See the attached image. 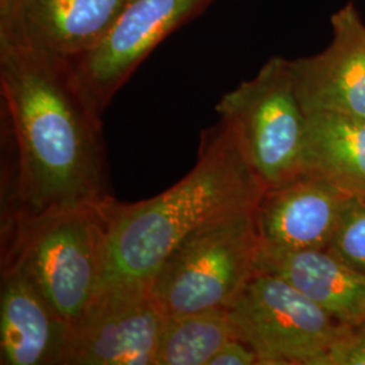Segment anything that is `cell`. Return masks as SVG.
Segmentation results:
<instances>
[{"instance_id": "6da1fadb", "label": "cell", "mask_w": 365, "mask_h": 365, "mask_svg": "<svg viewBox=\"0 0 365 365\" xmlns=\"http://www.w3.org/2000/svg\"><path fill=\"white\" fill-rule=\"evenodd\" d=\"M0 95L1 133L14 152L1 212L41 215L111 197L103 113L71 58L0 41Z\"/></svg>"}, {"instance_id": "7a4b0ae2", "label": "cell", "mask_w": 365, "mask_h": 365, "mask_svg": "<svg viewBox=\"0 0 365 365\" xmlns=\"http://www.w3.org/2000/svg\"><path fill=\"white\" fill-rule=\"evenodd\" d=\"M267 185L232 129L220 122L203 131L195 167L160 195L106 203L107 241L101 286L145 283L184 237L210 222L255 211Z\"/></svg>"}, {"instance_id": "3957f363", "label": "cell", "mask_w": 365, "mask_h": 365, "mask_svg": "<svg viewBox=\"0 0 365 365\" xmlns=\"http://www.w3.org/2000/svg\"><path fill=\"white\" fill-rule=\"evenodd\" d=\"M108 200L41 215L1 212V267L18 268L73 329L103 279Z\"/></svg>"}, {"instance_id": "277c9868", "label": "cell", "mask_w": 365, "mask_h": 365, "mask_svg": "<svg viewBox=\"0 0 365 365\" xmlns=\"http://www.w3.org/2000/svg\"><path fill=\"white\" fill-rule=\"evenodd\" d=\"M253 211L210 222L170 250L149 280L164 318L227 310L257 274Z\"/></svg>"}, {"instance_id": "5b68a950", "label": "cell", "mask_w": 365, "mask_h": 365, "mask_svg": "<svg viewBox=\"0 0 365 365\" xmlns=\"http://www.w3.org/2000/svg\"><path fill=\"white\" fill-rule=\"evenodd\" d=\"M261 180L276 187L303 175L306 114L289 60L271 57L215 107Z\"/></svg>"}, {"instance_id": "8992f818", "label": "cell", "mask_w": 365, "mask_h": 365, "mask_svg": "<svg viewBox=\"0 0 365 365\" xmlns=\"http://www.w3.org/2000/svg\"><path fill=\"white\" fill-rule=\"evenodd\" d=\"M235 339L259 357V365H327L346 325L286 280L256 274L226 310Z\"/></svg>"}, {"instance_id": "52a82bcc", "label": "cell", "mask_w": 365, "mask_h": 365, "mask_svg": "<svg viewBox=\"0 0 365 365\" xmlns=\"http://www.w3.org/2000/svg\"><path fill=\"white\" fill-rule=\"evenodd\" d=\"M164 321L149 284L101 286L75 327L69 365H155Z\"/></svg>"}, {"instance_id": "ba28073f", "label": "cell", "mask_w": 365, "mask_h": 365, "mask_svg": "<svg viewBox=\"0 0 365 365\" xmlns=\"http://www.w3.org/2000/svg\"><path fill=\"white\" fill-rule=\"evenodd\" d=\"M215 0H130L91 51L71 58L98 108L113 98L158 43Z\"/></svg>"}, {"instance_id": "9c48e42d", "label": "cell", "mask_w": 365, "mask_h": 365, "mask_svg": "<svg viewBox=\"0 0 365 365\" xmlns=\"http://www.w3.org/2000/svg\"><path fill=\"white\" fill-rule=\"evenodd\" d=\"M333 38L324 52L291 60L304 114L336 113L365 119V25L354 3L331 16Z\"/></svg>"}, {"instance_id": "30bf717a", "label": "cell", "mask_w": 365, "mask_h": 365, "mask_svg": "<svg viewBox=\"0 0 365 365\" xmlns=\"http://www.w3.org/2000/svg\"><path fill=\"white\" fill-rule=\"evenodd\" d=\"M130 0H0V41L76 58L114 26Z\"/></svg>"}, {"instance_id": "8fae6325", "label": "cell", "mask_w": 365, "mask_h": 365, "mask_svg": "<svg viewBox=\"0 0 365 365\" xmlns=\"http://www.w3.org/2000/svg\"><path fill=\"white\" fill-rule=\"evenodd\" d=\"M346 194L309 173L267 188L253 211L260 248L327 249Z\"/></svg>"}, {"instance_id": "7c38bea8", "label": "cell", "mask_w": 365, "mask_h": 365, "mask_svg": "<svg viewBox=\"0 0 365 365\" xmlns=\"http://www.w3.org/2000/svg\"><path fill=\"white\" fill-rule=\"evenodd\" d=\"M73 334L25 274L1 267L0 364L69 365Z\"/></svg>"}, {"instance_id": "4fadbf2b", "label": "cell", "mask_w": 365, "mask_h": 365, "mask_svg": "<svg viewBox=\"0 0 365 365\" xmlns=\"http://www.w3.org/2000/svg\"><path fill=\"white\" fill-rule=\"evenodd\" d=\"M257 274L286 280L342 325L352 327L365 318V274L327 249L260 248Z\"/></svg>"}, {"instance_id": "5bb4252c", "label": "cell", "mask_w": 365, "mask_h": 365, "mask_svg": "<svg viewBox=\"0 0 365 365\" xmlns=\"http://www.w3.org/2000/svg\"><path fill=\"white\" fill-rule=\"evenodd\" d=\"M303 173L365 196V119L336 113L307 114Z\"/></svg>"}, {"instance_id": "9a60e30c", "label": "cell", "mask_w": 365, "mask_h": 365, "mask_svg": "<svg viewBox=\"0 0 365 365\" xmlns=\"http://www.w3.org/2000/svg\"><path fill=\"white\" fill-rule=\"evenodd\" d=\"M235 339L226 310L165 318L155 365H209Z\"/></svg>"}, {"instance_id": "2e32d148", "label": "cell", "mask_w": 365, "mask_h": 365, "mask_svg": "<svg viewBox=\"0 0 365 365\" xmlns=\"http://www.w3.org/2000/svg\"><path fill=\"white\" fill-rule=\"evenodd\" d=\"M327 250L365 274V196L346 194Z\"/></svg>"}, {"instance_id": "e0dca14e", "label": "cell", "mask_w": 365, "mask_h": 365, "mask_svg": "<svg viewBox=\"0 0 365 365\" xmlns=\"http://www.w3.org/2000/svg\"><path fill=\"white\" fill-rule=\"evenodd\" d=\"M327 365H365V318L345 327L329 352Z\"/></svg>"}, {"instance_id": "ac0fdd59", "label": "cell", "mask_w": 365, "mask_h": 365, "mask_svg": "<svg viewBox=\"0 0 365 365\" xmlns=\"http://www.w3.org/2000/svg\"><path fill=\"white\" fill-rule=\"evenodd\" d=\"M209 365H259V357L247 344L233 339L222 346Z\"/></svg>"}]
</instances>
